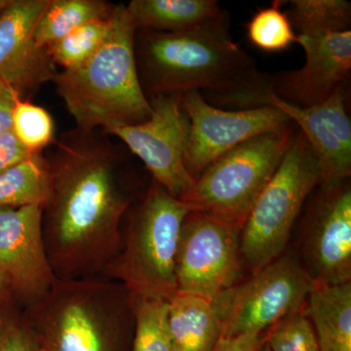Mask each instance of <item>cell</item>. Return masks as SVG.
<instances>
[{"label":"cell","mask_w":351,"mask_h":351,"mask_svg":"<svg viewBox=\"0 0 351 351\" xmlns=\"http://www.w3.org/2000/svg\"><path fill=\"white\" fill-rule=\"evenodd\" d=\"M110 147L94 132L64 136L52 157L51 195L43 207L46 250L58 280L101 276L123 242L131 200Z\"/></svg>","instance_id":"obj_1"},{"label":"cell","mask_w":351,"mask_h":351,"mask_svg":"<svg viewBox=\"0 0 351 351\" xmlns=\"http://www.w3.org/2000/svg\"><path fill=\"white\" fill-rule=\"evenodd\" d=\"M138 77L147 99L197 91L212 106L232 110L269 106L274 75L233 40L230 14L188 31L136 32Z\"/></svg>","instance_id":"obj_2"},{"label":"cell","mask_w":351,"mask_h":351,"mask_svg":"<svg viewBox=\"0 0 351 351\" xmlns=\"http://www.w3.org/2000/svg\"><path fill=\"white\" fill-rule=\"evenodd\" d=\"M110 36L80 68L58 73L54 82L78 130L134 125L149 119L135 54L137 29L126 5H114Z\"/></svg>","instance_id":"obj_3"},{"label":"cell","mask_w":351,"mask_h":351,"mask_svg":"<svg viewBox=\"0 0 351 351\" xmlns=\"http://www.w3.org/2000/svg\"><path fill=\"white\" fill-rule=\"evenodd\" d=\"M23 315L44 351H126L135 328L130 293L104 276L57 280Z\"/></svg>","instance_id":"obj_4"},{"label":"cell","mask_w":351,"mask_h":351,"mask_svg":"<svg viewBox=\"0 0 351 351\" xmlns=\"http://www.w3.org/2000/svg\"><path fill=\"white\" fill-rule=\"evenodd\" d=\"M191 210L154 181L132 213L121 249L101 276L121 283L135 297L169 301L178 292L180 232Z\"/></svg>","instance_id":"obj_5"},{"label":"cell","mask_w":351,"mask_h":351,"mask_svg":"<svg viewBox=\"0 0 351 351\" xmlns=\"http://www.w3.org/2000/svg\"><path fill=\"white\" fill-rule=\"evenodd\" d=\"M295 128L291 123L233 147L203 171L181 200L193 211L218 217L241 230L292 145Z\"/></svg>","instance_id":"obj_6"},{"label":"cell","mask_w":351,"mask_h":351,"mask_svg":"<svg viewBox=\"0 0 351 351\" xmlns=\"http://www.w3.org/2000/svg\"><path fill=\"white\" fill-rule=\"evenodd\" d=\"M320 182L317 158L298 130L240 233V253L252 274L283 255L302 208Z\"/></svg>","instance_id":"obj_7"},{"label":"cell","mask_w":351,"mask_h":351,"mask_svg":"<svg viewBox=\"0 0 351 351\" xmlns=\"http://www.w3.org/2000/svg\"><path fill=\"white\" fill-rule=\"evenodd\" d=\"M314 287L299 258L281 256L212 301L221 337L265 334L279 321L304 308Z\"/></svg>","instance_id":"obj_8"},{"label":"cell","mask_w":351,"mask_h":351,"mask_svg":"<svg viewBox=\"0 0 351 351\" xmlns=\"http://www.w3.org/2000/svg\"><path fill=\"white\" fill-rule=\"evenodd\" d=\"M240 233L218 217L191 210L182 221L176 256L178 291L214 301L240 282Z\"/></svg>","instance_id":"obj_9"},{"label":"cell","mask_w":351,"mask_h":351,"mask_svg":"<svg viewBox=\"0 0 351 351\" xmlns=\"http://www.w3.org/2000/svg\"><path fill=\"white\" fill-rule=\"evenodd\" d=\"M149 100L152 106L149 119L105 132L121 140L143 161L154 181L182 199L195 184L184 162L189 119L182 95H157Z\"/></svg>","instance_id":"obj_10"},{"label":"cell","mask_w":351,"mask_h":351,"mask_svg":"<svg viewBox=\"0 0 351 351\" xmlns=\"http://www.w3.org/2000/svg\"><path fill=\"white\" fill-rule=\"evenodd\" d=\"M182 104L189 119L184 162L195 181L208 166L237 145L293 123L274 106L223 110L208 103L197 91L182 95Z\"/></svg>","instance_id":"obj_11"},{"label":"cell","mask_w":351,"mask_h":351,"mask_svg":"<svg viewBox=\"0 0 351 351\" xmlns=\"http://www.w3.org/2000/svg\"><path fill=\"white\" fill-rule=\"evenodd\" d=\"M307 210L302 267L315 286L351 281V186L350 181L318 186Z\"/></svg>","instance_id":"obj_12"},{"label":"cell","mask_w":351,"mask_h":351,"mask_svg":"<svg viewBox=\"0 0 351 351\" xmlns=\"http://www.w3.org/2000/svg\"><path fill=\"white\" fill-rule=\"evenodd\" d=\"M43 207L0 208V270L24 307L36 304L58 280L48 258Z\"/></svg>","instance_id":"obj_13"},{"label":"cell","mask_w":351,"mask_h":351,"mask_svg":"<svg viewBox=\"0 0 351 351\" xmlns=\"http://www.w3.org/2000/svg\"><path fill=\"white\" fill-rule=\"evenodd\" d=\"M306 63L297 71L274 75L272 93L290 105L309 108L348 84L351 71V31L297 34Z\"/></svg>","instance_id":"obj_14"},{"label":"cell","mask_w":351,"mask_h":351,"mask_svg":"<svg viewBox=\"0 0 351 351\" xmlns=\"http://www.w3.org/2000/svg\"><path fill=\"white\" fill-rule=\"evenodd\" d=\"M346 85L322 103L309 108L290 105L271 94L269 106L285 113L302 132L319 163V186L348 181L351 174V122L346 110Z\"/></svg>","instance_id":"obj_15"},{"label":"cell","mask_w":351,"mask_h":351,"mask_svg":"<svg viewBox=\"0 0 351 351\" xmlns=\"http://www.w3.org/2000/svg\"><path fill=\"white\" fill-rule=\"evenodd\" d=\"M49 0H10L0 13V80L19 93L54 82L58 71L46 48L34 40V27Z\"/></svg>","instance_id":"obj_16"},{"label":"cell","mask_w":351,"mask_h":351,"mask_svg":"<svg viewBox=\"0 0 351 351\" xmlns=\"http://www.w3.org/2000/svg\"><path fill=\"white\" fill-rule=\"evenodd\" d=\"M168 328L175 351H212L221 336L213 302L191 293L168 301Z\"/></svg>","instance_id":"obj_17"},{"label":"cell","mask_w":351,"mask_h":351,"mask_svg":"<svg viewBox=\"0 0 351 351\" xmlns=\"http://www.w3.org/2000/svg\"><path fill=\"white\" fill-rule=\"evenodd\" d=\"M306 313L319 351H351V282L315 286Z\"/></svg>","instance_id":"obj_18"},{"label":"cell","mask_w":351,"mask_h":351,"mask_svg":"<svg viewBox=\"0 0 351 351\" xmlns=\"http://www.w3.org/2000/svg\"><path fill=\"white\" fill-rule=\"evenodd\" d=\"M138 32L188 31L223 12L216 0H132L126 5Z\"/></svg>","instance_id":"obj_19"},{"label":"cell","mask_w":351,"mask_h":351,"mask_svg":"<svg viewBox=\"0 0 351 351\" xmlns=\"http://www.w3.org/2000/svg\"><path fill=\"white\" fill-rule=\"evenodd\" d=\"M50 195L49 163L41 152L0 173V208L44 207Z\"/></svg>","instance_id":"obj_20"},{"label":"cell","mask_w":351,"mask_h":351,"mask_svg":"<svg viewBox=\"0 0 351 351\" xmlns=\"http://www.w3.org/2000/svg\"><path fill=\"white\" fill-rule=\"evenodd\" d=\"M113 7L101 0H49L34 27V43L46 48L87 23L108 17Z\"/></svg>","instance_id":"obj_21"},{"label":"cell","mask_w":351,"mask_h":351,"mask_svg":"<svg viewBox=\"0 0 351 351\" xmlns=\"http://www.w3.org/2000/svg\"><path fill=\"white\" fill-rule=\"evenodd\" d=\"M287 16L295 34L350 31L351 3L346 0H293Z\"/></svg>","instance_id":"obj_22"},{"label":"cell","mask_w":351,"mask_h":351,"mask_svg":"<svg viewBox=\"0 0 351 351\" xmlns=\"http://www.w3.org/2000/svg\"><path fill=\"white\" fill-rule=\"evenodd\" d=\"M113 11V9H112ZM113 24L108 17L92 21L46 47L53 63L63 71L80 68L91 59L107 40Z\"/></svg>","instance_id":"obj_23"},{"label":"cell","mask_w":351,"mask_h":351,"mask_svg":"<svg viewBox=\"0 0 351 351\" xmlns=\"http://www.w3.org/2000/svg\"><path fill=\"white\" fill-rule=\"evenodd\" d=\"M131 297L135 328L130 351H175L168 328V302Z\"/></svg>","instance_id":"obj_24"},{"label":"cell","mask_w":351,"mask_h":351,"mask_svg":"<svg viewBox=\"0 0 351 351\" xmlns=\"http://www.w3.org/2000/svg\"><path fill=\"white\" fill-rule=\"evenodd\" d=\"M284 3L285 1H274L271 6L258 10L247 23V36L258 49L281 52L297 43V34L287 13L282 10Z\"/></svg>","instance_id":"obj_25"},{"label":"cell","mask_w":351,"mask_h":351,"mask_svg":"<svg viewBox=\"0 0 351 351\" xmlns=\"http://www.w3.org/2000/svg\"><path fill=\"white\" fill-rule=\"evenodd\" d=\"M12 131L29 152L39 154L54 138V121L45 108L21 99L14 110Z\"/></svg>","instance_id":"obj_26"},{"label":"cell","mask_w":351,"mask_h":351,"mask_svg":"<svg viewBox=\"0 0 351 351\" xmlns=\"http://www.w3.org/2000/svg\"><path fill=\"white\" fill-rule=\"evenodd\" d=\"M265 343L271 351H319L306 307L270 328Z\"/></svg>","instance_id":"obj_27"},{"label":"cell","mask_w":351,"mask_h":351,"mask_svg":"<svg viewBox=\"0 0 351 351\" xmlns=\"http://www.w3.org/2000/svg\"><path fill=\"white\" fill-rule=\"evenodd\" d=\"M0 351H44L23 313H14L9 321L2 337Z\"/></svg>","instance_id":"obj_28"},{"label":"cell","mask_w":351,"mask_h":351,"mask_svg":"<svg viewBox=\"0 0 351 351\" xmlns=\"http://www.w3.org/2000/svg\"><path fill=\"white\" fill-rule=\"evenodd\" d=\"M32 154H34L18 140L12 130L0 135V173L23 162Z\"/></svg>","instance_id":"obj_29"},{"label":"cell","mask_w":351,"mask_h":351,"mask_svg":"<svg viewBox=\"0 0 351 351\" xmlns=\"http://www.w3.org/2000/svg\"><path fill=\"white\" fill-rule=\"evenodd\" d=\"M20 100L19 92L0 80V135L12 130L14 110Z\"/></svg>","instance_id":"obj_30"},{"label":"cell","mask_w":351,"mask_h":351,"mask_svg":"<svg viewBox=\"0 0 351 351\" xmlns=\"http://www.w3.org/2000/svg\"><path fill=\"white\" fill-rule=\"evenodd\" d=\"M267 332L262 335H245V336L221 337L212 351H262Z\"/></svg>","instance_id":"obj_31"},{"label":"cell","mask_w":351,"mask_h":351,"mask_svg":"<svg viewBox=\"0 0 351 351\" xmlns=\"http://www.w3.org/2000/svg\"><path fill=\"white\" fill-rule=\"evenodd\" d=\"M14 311L11 307H9L8 301L0 302V345H1L2 337L5 331L9 321L14 315Z\"/></svg>","instance_id":"obj_32"},{"label":"cell","mask_w":351,"mask_h":351,"mask_svg":"<svg viewBox=\"0 0 351 351\" xmlns=\"http://www.w3.org/2000/svg\"><path fill=\"white\" fill-rule=\"evenodd\" d=\"M12 297L9 288L8 282H7L6 277L0 270V302L8 301Z\"/></svg>","instance_id":"obj_33"},{"label":"cell","mask_w":351,"mask_h":351,"mask_svg":"<svg viewBox=\"0 0 351 351\" xmlns=\"http://www.w3.org/2000/svg\"><path fill=\"white\" fill-rule=\"evenodd\" d=\"M262 351H271L269 350V346H267V343H265V346H263Z\"/></svg>","instance_id":"obj_34"}]
</instances>
